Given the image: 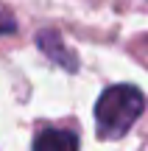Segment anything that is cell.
Here are the masks:
<instances>
[{"instance_id":"6da1fadb","label":"cell","mask_w":148,"mask_h":151,"mask_svg":"<svg viewBox=\"0 0 148 151\" xmlns=\"http://www.w3.org/2000/svg\"><path fill=\"white\" fill-rule=\"evenodd\" d=\"M145 109V95L134 84H115L95 104V123L104 140L123 137Z\"/></svg>"},{"instance_id":"3957f363","label":"cell","mask_w":148,"mask_h":151,"mask_svg":"<svg viewBox=\"0 0 148 151\" xmlns=\"http://www.w3.org/2000/svg\"><path fill=\"white\" fill-rule=\"evenodd\" d=\"M36 42L42 45V50L50 56L53 62H59V65H64V67H76V56L73 53H67L64 50V45H61V39H59V34H53V31H42L36 37Z\"/></svg>"},{"instance_id":"277c9868","label":"cell","mask_w":148,"mask_h":151,"mask_svg":"<svg viewBox=\"0 0 148 151\" xmlns=\"http://www.w3.org/2000/svg\"><path fill=\"white\" fill-rule=\"evenodd\" d=\"M14 17H11V14H6V11H0V34H11V31H14Z\"/></svg>"},{"instance_id":"7a4b0ae2","label":"cell","mask_w":148,"mask_h":151,"mask_svg":"<svg viewBox=\"0 0 148 151\" xmlns=\"http://www.w3.org/2000/svg\"><path fill=\"white\" fill-rule=\"evenodd\" d=\"M34 151H78V137L64 129H45L34 140Z\"/></svg>"}]
</instances>
